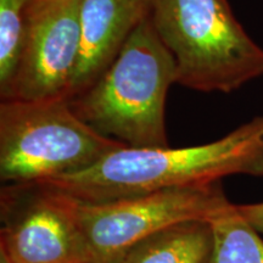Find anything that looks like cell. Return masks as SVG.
Returning <instances> with one entry per match:
<instances>
[{
	"label": "cell",
	"instance_id": "ba28073f",
	"mask_svg": "<svg viewBox=\"0 0 263 263\" xmlns=\"http://www.w3.org/2000/svg\"><path fill=\"white\" fill-rule=\"evenodd\" d=\"M150 9L151 0H82L81 48L67 101L107 70Z\"/></svg>",
	"mask_w": 263,
	"mask_h": 263
},
{
	"label": "cell",
	"instance_id": "4fadbf2b",
	"mask_svg": "<svg viewBox=\"0 0 263 263\" xmlns=\"http://www.w3.org/2000/svg\"><path fill=\"white\" fill-rule=\"evenodd\" d=\"M0 263H11L6 258V256H4L3 254H0Z\"/></svg>",
	"mask_w": 263,
	"mask_h": 263
},
{
	"label": "cell",
	"instance_id": "277c9868",
	"mask_svg": "<svg viewBox=\"0 0 263 263\" xmlns=\"http://www.w3.org/2000/svg\"><path fill=\"white\" fill-rule=\"evenodd\" d=\"M123 146L84 123L66 99L0 104V179L4 184L81 172Z\"/></svg>",
	"mask_w": 263,
	"mask_h": 263
},
{
	"label": "cell",
	"instance_id": "7c38bea8",
	"mask_svg": "<svg viewBox=\"0 0 263 263\" xmlns=\"http://www.w3.org/2000/svg\"><path fill=\"white\" fill-rule=\"evenodd\" d=\"M242 218L254 228L258 234L263 235V202L236 205Z\"/></svg>",
	"mask_w": 263,
	"mask_h": 263
},
{
	"label": "cell",
	"instance_id": "5b68a950",
	"mask_svg": "<svg viewBox=\"0 0 263 263\" xmlns=\"http://www.w3.org/2000/svg\"><path fill=\"white\" fill-rule=\"evenodd\" d=\"M71 200L95 263H118L132 246L147 236L183 222L211 221L232 203L222 182L105 202L73 196Z\"/></svg>",
	"mask_w": 263,
	"mask_h": 263
},
{
	"label": "cell",
	"instance_id": "8fae6325",
	"mask_svg": "<svg viewBox=\"0 0 263 263\" xmlns=\"http://www.w3.org/2000/svg\"><path fill=\"white\" fill-rule=\"evenodd\" d=\"M33 0H0V98L17 71Z\"/></svg>",
	"mask_w": 263,
	"mask_h": 263
},
{
	"label": "cell",
	"instance_id": "52a82bcc",
	"mask_svg": "<svg viewBox=\"0 0 263 263\" xmlns=\"http://www.w3.org/2000/svg\"><path fill=\"white\" fill-rule=\"evenodd\" d=\"M82 0H33L17 71L3 100L66 99L81 48Z\"/></svg>",
	"mask_w": 263,
	"mask_h": 263
},
{
	"label": "cell",
	"instance_id": "3957f363",
	"mask_svg": "<svg viewBox=\"0 0 263 263\" xmlns=\"http://www.w3.org/2000/svg\"><path fill=\"white\" fill-rule=\"evenodd\" d=\"M150 20L176 61V83L228 94L263 77V48L228 0H151Z\"/></svg>",
	"mask_w": 263,
	"mask_h": 263
},
{
	"label": "cell",
	"instance_id": "30bf717a",
	"mask_svg": "<svg viewBox=\"0 0 263 263\" xmlns=\"http://www.w3.org/2000/svg\"><path fill=\"white\" fill-rule=\"evenodd\" d=\"M210 222L213 248L209 263H263L262 236L242 218L236 203Z\"/></svg>",
	"mask_w": 263,
	"mask_h": 263
},
{
	"label": "cell",
	"instance_id": "7a4b0ae2",
	"mask_svg": "<svg viewBox=\"0 0 263 263\" xmlns=\"http://www.w3.org/2000/svg\"><path fill=\"white\" fill-rule=\"evenodd\" d=\"M176 80L173 55L149 16L134 29L107 70L68 104L95 132L127 147H167L164 108Z\"/></svg>",
	"mask_w": 263,
	"mask_h": 263
},
{
	"label": "cell",
	"instance_id": "8992f818",
	"mask_svg": "<svg viewBox=\"0 0 263 263\" xmlns=\"http://www.w3.org/2000/svg\"><path fill=\"white\" fill-rule=\"evenodd\" d=\"M0 224V254L11 263H95L71 196L48 184H4Z\"/></svg>",
	"mask_w": 263,
	"mask_h": 263
},
{
	"label": "cell",
	"instance_id": "6da1fadb",
	"mask_svg": "<svg viewBox=\"0 0 263 263\" xmlns=\"http://www.w3.org/2000/svg\"><path fill=\"white\" fill-rule=\"evenodd\" d=\"M230 176L263 177V115L212 143L178 149L123 146L89 168L41 183L82 201L105 202L210 185Z\"/></svg>",
	"mask_w": 263,
	"mask_h": 263
},
{
	"label": "cell",
	"instance_id": "9c48e42d",
	"mask_svg": "<svg viewBox=\"0 0 263 263\" xmlns=\"http://www.w3.org/2000/svg\"><path fill=\"white\" fill-rule=\"evenodd\" d=\"M212 248L211 222H183L137 242L118 263H209Z\"/></svg>",
	"mask_w": 263,
	"mask_h": 263
}]
</instances>
